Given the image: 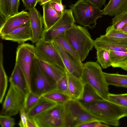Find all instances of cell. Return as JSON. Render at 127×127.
Listing matches in <instances>:
<instances>
[{
    "label": "cell",
    "instance_id": "1",
    "mask_svg": "<svg viewBox=\"0 0 127 127\" xmlns=\"http://www.w3.org/2000/svg\"><path fill=\"white\" fill-rule=\"evenodd\" d=\"M81 104L99 122L109 126L118 127L120 120L127 116L125 112L120 106L108 100H103Z\"/></svg>",
    "mask_w": 127,
    "mask_h": 127
},
{
    "label": "cell",
    "instance_id": "2",
    "mask_svg": "<svg viewBox=\"0 0 127 127\" xmlns=\"http://www.w3.org/2000/svg\"><path fill=\"white\" fill-rule=\"evenodd\" d=\"M65 37L78 55L82 62L88 56L94 46V40L87 29L76 25L65 32Z\"/></svg>",
    "mask_w": 127,
    "mask_h": 127
},
{
    "label": "cell",
    "instance_id": "3",
    "mask_svg": "<svg viewBox=\"0 0 127 127\" xmlns=\"http://www.w3.org/2000/svg\"><path fill=\"white\" fill-rule=\"evenodd\" d=\"M103 73L101 67L97 62H87L83 64L81 79L84 84H89L103 99L108 100V85Z\"/></svg>",
    "mask_w": 127,
    "mask_h": 127
},
{
    "label": "cell",
    "instance_id": "4",
    "mask_svg": "<svg viewBox=\"0 0 127 127\" xmlns=\"http://www.w3.org/2000/svg\"><path fill=\"white\" fill-rule=\"evenodd\" d=\"M69 6L72 11L75 22L92 29L95 27L97 19L102 17V10L85 0H78Z\"/></svg>",
    "mask_w": 127,
    "mask_h": 127
},
{
    "label": "cell",
    "instance_id": "5",
    "mask_svg": "<svg viewBox=\"0 0 127 127\" xmlns=\"http://www.w3.org/2000/svg\"><path fill=\"white\" fill-rule=\"evenodd\" d=\"M57 82L48 76L41 68L38 59H34L30 77V91L40 96L56 89Z\"/></svg>",
    "mask_w": 127,
    "mask_h": 127
},
{
    "label": "cell",
    "instance_id": "6",
    "mask_svg": "<svg viewBox=\"0 0 127 127\" xmlns=\"http://www.w3.org/2000/svg\"><path fill=\"white\" fill-rule=\"evenodd\" d=\"M38 127H65V104H57L34 118Z\"/></svg>",
    "mask_w": 127,
    "mask_h": 127
},
{
    "label": "cell",
    "instance_id": "7",
    "mask_svg": "<svg viewBox=\"0 0 127 127\" xmlns=\"http://www.w3.org/2000/svg\"><path fill=\"white\" fill-rule=\"evenodd\" d=\"M35 50L37 59L58 65L66 72H67L61 56L52 41H47L41 38L35 43Z\"/></svg>",
    "mask_w": 127,
    "mask_h": 127
},
{
    "label": "cell",
    "instance_id": "8",
    "mask_svg": "<svg viewBox=\"0 0 127 127\" xmlns=\"http://www.w3.org/2000/svg\"><path fill=\"white\" fill-rule=\"evenodd\" d=\"M36 57L34 45L24 43L17 47L15 63L22 71L30 91L31 71L33 61Z\"/></svg>",
    "mask_w": 127,
    "mask_h": 127
},
{
    "label": "cell",
    "instance_id": "9",
    "mask_svg": "<svg viewBox=\"0 0 127 127\" xmlns=\"http://www.w3.org/2000/svg\"><path fill=\"white\" fill-rule=\"evenodd\" d=\"M25 97V95L10 84L0 115L12 116L18 114L23 107Z\"/></svg>",
    "mask_w": 127,
    "mask_h": 127
},
{
    "label": "cell",
    "instance_id": "10",
    "mask_svg": "<svg viewBox=\"0 0 127 127\" xmlns=\"http://www.w3.org/2000/svg\"><path fill=\"white\" fill-rule=\"evenodd\" d=\"M75 23L71 9H65L61 17L52 27L48 30H44L41 38L52 41L55 37L71 28Z\"/></svg>",
    "mask_w": 127,
    "mask_h": 127
},
{
    "label": "cell",
    "instance_id": "11",
    "mask_svg": "<svg viewBox=\"0 0 127 127\" xmlns=\"http://www.w3.org/2000/svg\"><path fill=\"white\" fill-rule=\"evenodd\" d=\"M94 47L97 50L127 52V38L109 37L101 35L94 40Z\"/></svg>",
    "mask_w": 127,
    "mask_h": 127
},
{
    "label": "cell",
    "instance_id": "12",
    "mask_svg": "<svg viewBox=\"0 0 127 127\" xmlns=\"http://www.w3.org/2000/svg\"><path fill=\"white\" fill-rule=\"evenodd\" d=\"M30 23L29 12L22 10L6 19L0 27V37Z\"/></svg>",
    "mask_w": 127,
    "mask_h": 127
},
{
    "label": "cell",
    "instance_id": "13",
    "mask_svg": "<svg viewBox=\"0 0 127 127\" xmlns=\"http://www.w3.org/2000/svg\"><path fill=\"white\" fill-rule=\"evenodd\" d=\"M52 42L61 56L67 72L75 77L81 79L83 64L75 59L64 51L57 42L54 41Z\"/></svg>",
    "mask_w": 127,
    "mask_h": 127
},
{
    "label": "cell",
    "instance_id": "14",
    "mask_svg": "<svg viewBox=\"0 0 127 127\" xmlns=\"http://www.w3.org/2000/svg\"><path fill=\"white\" fill-rule=\"evenodd\" d=\"M29 14L32 35L31 41L36 43L41 38L44 30L42 17L35 8L29 11Z\"/></svg>",
    "mask_w": 127,
    "mask_h": 127
},
{
    "label": "cell",
    "instance_id": "15",
    "mask_svg": "<svg viewBox=\"0 0 127 127\" xmlns=\"http://www.w3.org/2000/svg\"><path fill=\"white\" fill-rule=\"evenodd\" d=\"M2 39L24 43L32 39V35L30 23L18 28L6 35L0 37Z\"/></svg>",
    "mask_w": 127,
    "mask_h": 127
},
{
    "label": "cell",
    "instance_id": "16",
    "mask_svg": "<svg viewBox=\"0 0 127 127\" xmlns=\"http://www.w3.org/2000/svg\"><path fill=\"white\" fill-rule=\"evenodd\" d=\"M9 80L10 84L25 96L30 91L22 71L16 63Z\"/></svg>",
    "mask_w": 127,
    "mask_h": 127
},
{
    "label": "cell",
    "instance_id": "17",
    "mask_svg": "<svg viewBox=\"0 0 127 127\" xmlns=\"http://www.w3.org/2000/svg\"><path fill=\"white\" fill-rule=\"evenodd\" d=\"M42 7L44 28V30H46L52 27L61 17L63 14L55 9L49 2L44 4Z\"/></svg>",
    "mask_w": 127,
    "mask_h": 127
},
{
    "label": "cell",
    "instance_id": "18",
    "mask_svg": "<svg viewBox=\"0 0 127 127\" xmlns=\"http://www.w3.org/2000/svg\"><path fill=\"white\" fill-rule=\"evenodd\" d=\"M66 73L69 95L71 99L77 100L81 96L84 84L81 79L75 77L68 72Z\"/></svg>",
    "mask_w": 127,
    "mask_h": 127
},
{
    "label": "cell",
    "instance_id": "19",
    "mask_svg": "<svg viewBox=\"0 0 127 127\" xmlns=\"http://www.w3.org/2000/svg\"><path fill=\"white\" fill-rule=\"evenodd\" d=\"M102 10L103 15L111 16L127 11V0H110Z\"/></svg>",
    "mask_w": 127,
    "mask_h": 127
},
{
    "label": "cell",
    "instance_id": "20",
    "mask_svg": "<svg viewBox=\"0 0 127 127\" xmlns=\"http://www.w3.org/2000/svg\"><path fill=\"white\" fill-rule=\"evenodd\" d=\"M38 60L41 68L44 72L48 76L56 82L66 74V72L58 66Z\"/></svg>",
    "mask_w": 127,
    "mask_h": 127
},
{
    "label": "cell",
    "instance_id": "21",
    "mask_svg": "<svg viewBox=\"0 0 127 127\" xmlns=\"http://www.w3.org/2000/svg\"><path fill=\"white\" fill-rule=\"evenodd\" d=\"M103 100L104 99L90 85L85 83L81 97L77 100L81 104H85Z\"/></svg>",
    "mask_w": 127,
    "mask_h": 127
},
{
    "label": "cell",
    "instance_id": "22",
    "mask_svg": "<svg viewBox=\"0 0 127 127\" xmlns=\"http://www.w3.org/2000/svg\"><path fill=\"white\" fill-rule=\"evenodd\" d=\"M57 104L41 96L37 103L27 113L28 116L34 118Z\"/></svg>",
    "mask_w": 127,
    "mask_h": 127
},
{
    "label": "cell",
    "instance_id": "23",
    "mask_svg": "<svg viewBox=\"0 0 127 127\" xmlns=\"http://www.w3.org/2000/svg\"><path fill=\"white\" fill-rule=\"evenodd\" d=\"M94 121L99 122L96 118L85 109L81 104L75 112L74 127H78L81 125Z\"/></svg>",
    "mask_w": 127,
    "mask_h": 127
},
{
    "label": "cell",
    "instance_id": "24",
    "mask_svg": "<svg viewBox=\"0 0 127 127\" xmlns=\"http://www.w3.org/2000/svg\"><path fill=\"white\" fill-rule=\"evenodd\" d=\"M3 46L2 43L0 44V102L3 100L7 89L8 79L3 64Z\"/></svg>",
    "mask_w": 127,
    "mask_h": 127
},
{
    "label": "cell",
    "instance_id": "25",
    "mask_svg": "<svg viewBox=\"0 0 127 127\" xmlns=\"http://www.w3.org/2000/svg\"><path fill=\"white\" fill-rule=\"evenodd\" d=\"M109 51L111 66L127 71V52Z\"/></svg>",
    "mask_w": 127,
    "mask_h": 127
},
{
    "label": "cell",
    "instance_id": "26",
    "mask_svg": "<svg viewBox=\"0 0 127 127\" xmlns=\"http://www.w3.org/2000/svg\"><path fill=\"white\" fill-rule=\"evenodd\" d=\"M105 81L108 85L127 88V75L109 73L103 72Z\"/></svg>",
    "mask_w": 127,
    "mask_h": 127
},
{
    "label": "cell",
    "instance_id": "27",
    "mask_svg": "<svg viewBox=\"0 0 127 127\" xmlns=\"http://www.w3.org/2000/svg\"><path fill=\"white\" fill-rule=\"evenodd\" d=\"M41 96L57 104H65L71 99L69 95L64 94L57 89L48 92Z\"/></svg>",
    "mask_w": 127,
    "mask_h": 127
},
{
    "label": "cell",
    "instance_id": "28",
    "mask_svg": "<svg viewBox=\"0 0 127 127\" xmlns=\"http://www.w3.org/2000/svg\"><path fill=\"white\" fill-rule=\"evenodd\" d=\"M52 41L57 42L64 51L75 59L79 62L82 63L78 55L66 39L65 35V32L55 37Z\"/></svg>",
    "mask_w": 127,
    "mask_h": 127
},
{
    "label": "cell",
    "instance_id": "29",
    "mask_svg": "<svg viewBox=\"0 0 127 127\" xmlns=\"http://www.w3.org/2000/svg\"><path fill=\"white\" fill-rule=\"evenodd\" d=\"M96 50L97 62L103 69L111 66L110 51L103 49Z\"/></svg>",
    "mask_w": 127,
    "mask_h": 127
},
{
    "label": "cell",
    "instance_id": "30",
    "mask_svg": "<svg viewBox=\"0 0 127 127\" xmlns=\"http://www.w3.org/2000/svg\"><path fill=\"white\" fill-rule=\"evenodd\" d=\"M41 97L31 91L25 95L23 107L27 113L37 103Z\"/></svg>",
    "mask_w": 127,
    "mask_h": 127
},
{
    "label": "cell",
    "instance_id": "31",
    "mask_svg": "<svg viewBox=\"0 0 127 127\" xmlns=\"http://www.w3.org/2000/svg\"><path fill=\"white\" fill-rule=\"evenodd\" d=\"M112 26L116 30L120 31L127 25V11L114 16L112 20Z\"/></svg>",
    "mask_w": 127,
    "mask_h": 127
},
{
    "label": "cell",
    "instance_id": "32",
    "mask_svg": "<svg viewBox=\"0 0 127 127\" xmlns=\"http://www.w3.org/2000/svg\"><path fill=\"white\" fill-rule=\"evenodd\" d=\"M11 0H0V17L5 20L11 16Z\"/></svg>",
    "mask_w": 127,
    "mask_h": 127
},
{
    "label": "cell",
    "instance_id": "33",
    "mask_svg": "<svg viewBox=\"0 0 127 127\" xmlns=\"http://www.w3.org/2000/svg\"><path fill=\"white\" fill-rule=\"evenodd\" d=\"M108 99L119 106L127 107V93L119 94L109 93Z\"/></svg>",
    "mask_w": 127,
    "mask_h": 127
},
{
    "label": "cell",
    "instance_id": "34",
    "mask_svg": "<svg viewBox=\"0 0 127 127\" xmlns=\"http://www.w3.org/2000/svg\"><path fill=\"white\" fill-rule=\"evenodd\" d=\"M105 35L109 37L127 38V34L114 29L112 25L107 28Z\"/></svg>",
    "mask_w": 127,
    "mask_h": 127
},
{
    "label": "cell",
    "instance_id": "35",
    "mask_svg": "<svg viewBox=\"0 0 127 127\" xmlns=\"http://www.w3.org/2000/svg\"><path fill=\"white\" fill-rule=\"evenodd\" d=\"M56 89L64 94L69 96L68 91V80L66 73L57 82Z\"/></svg>",
    "mask_w": 127,
    "mask_h": 127
},
{
    "label": "cell",
    "instance_id": "36",
    "mask_svg": "<svg viewBox=\"0 0 127 127\" xmlns=\"http://www.w3.org/2000/svg\"><path fill=\"white\" fill-rule=\"evenodd\" d=\"M10 116L1 115L0 124L2 127H13L15 124V119Z\"/></svg>",
    "mask_w": 127,
    "mask_h": 127
},
{
    "label": "cell",
    "instance_id": "37",
    "mask_svg": "<svg viewBox=\"0 0 127 127\" xmlns=\"http://www.w3.org/2000/svg\"><path fill=\"white\" fill-rule=\"evenodd\" d=\"M48 2L55 9L59 12L63 13L65 7L62 4V0H51Z\"/></svg>",
    "mask_w": 127,
    "mask_h": 127
},
{
    "label": "cell",
    "instance_id": "38",
    "mask_svg": "<svg viewBox=\"0 0 127 127\" xmlns=\"http://www.w3.org/2000/svg\"><path fill=\"white\" fill-rule=\"evenodd\" d=\"M20 120L18 124L20 127H27L28 116L27 114L23 107L20 110Z\"/></svg>",
    "mask_w": 127,
    "mask_h": 127
},
{
    "label": "cell",
    "instance_id": "39",
    "mask_svg": "<svg viewBox=\"0 0 127 127\" xmlns=\"http://www.w3.org/2000/svg\"><path fill=\"white\" fill-rule=\"evenodd\" d=\"M26 9L30 11L35 8L39 0H21Z\"/></svg>",
    "mask_w": 127,
    "mask_h": 127
},
{
    "label": "cell",
    "instance_id": "40",
    "mask_svg": "<svg viewBox=\"0 0 127 127\" xmlns=\"http://www.w3.org/2000/svg\"><path fill=\"white\" fill-rule=\"evenodd\" d=\"M107 124L98 121H94L83 124L78 127H109Z\"/></svg>",
    "mask_w": 127,
    "mask_h": 127
},
{
    "label": "cell",
    "instance_id": "41",
    "mask_svg": "<svg viewBox=\"0 0 127 127\" xmlns=\"http://www.w3.org/2000/svg\"><path fill=\"white\" fill-rule=\"evenodd\" d=\"M19 4V0H11V15L19 12L18 10Z\"/></svg>",
    "mask_w": 127,
    "mask_h": 127
},
{
    "label": "cell",
    "instance_id": "42",
    "mask_svg": "<svg viewBox=\"0 0 127 127\" xmlns=\"http://www.w3.org/2000/svg\"><path fill=\"white\" fill-rule=\"evenodd\" d=\"M100 9L103 5H105L106 0H85Z\"/></svg>",
    "mask_w": 127,
    "mask_h": 127
},
{
    "label": "cell",
    "instance_id": "43",
    "mask_svg": "<svg viewBox=\"0 0 127 127\" xmlns=\"http://www.w3.org/2000/svg\"><path fill=\"white\" fill-rule=\"evenodd\" d=\"M27 124V127H38L34 118L28 117Z\"/></svg>",
    "mask_w": 127,
    "mask_h": 127
},
{
    "label": "cell",
    "instance_id": "44",
    "mask_svg": "<svg viewBox=\"0 0 127 127\" xmlns=\"http://www.w3.org/2000/svg\"><path fill=\"white\" fill-rule=\"evenodd\" d=\"M51 0H41L38 3L40 5L42 6L45 3L48 2Z\"/></svg>",
    "mask_w": 127,
    "mask_h": 127
},
{
    "label": "cell",
    "instance_id": "45",
    "mask_svg": "<svg viewBox=\"0 0 127 127\" xmlns=\"http://www.w3.org/2000/svg\"><path fill=\"white\" fill-rule=\"evenodd\" d=\"M120 31L127 34V25L124 26Z\"/></svg>",
    "mask_w": 127,
    "mask_h": 127
},
{
    "label": "cell",
    "instance_id": "46",
    "mask_svg": "<svg viewBox=\"0 0 127 127\" xmlns=\"http://www.w3.org/2000/svg\"><path fill=\"white\" fill-rule=\"evenodd\" d=\"M124 111L127 115V107L120 106Z\"/></svg>",
    "mask_w": 127,
    "mask_h": 127
},
{
    "label": "cell",
    "instance_id": "47",
    "mask_svg": "<svg viewBox=\"0 0 127 127\" xmlns=\"http://www.w3.org/2000/svg\"><path fill=\"white\" fill-rule=\"evenodd\" d=\"M41 0H39L38 2H39V1H40Z\"/></svg>",
    "mask_w": 127,
    "mask_h": 127
}]
</instances>
